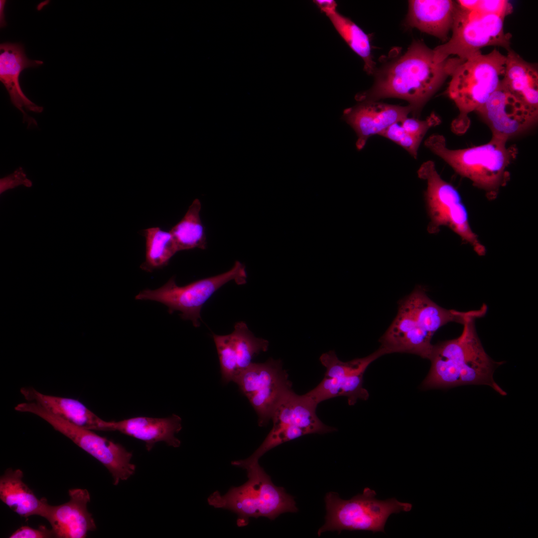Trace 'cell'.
<instances>
[{"mask_svg": "<svg viewBox=\"0 0 538 538\" xmlns=\"http://www.w3.org/2000/svg\"><path fill=\"white\" fill-rule=\"evenodd\" d=\"M457 7L451 0L408 1L405 22L409 26L446 42Z\"/></svg>", "mask_w": 538, "mask_h": 538, "instance_id": "cell-20", "label": "cell"}, {"mask_svg": "<svg viewBox=\"0 0 538 538\" xmlns=\"http://www.w3.org/2000/svg\"><path fill=\"white\" fill-rule=\"evenodd\" d=\"M220 365L222 380L225 384L234 382L239 374L236 350L231 334H213Z\"/></svg>", "mask_w": 538, "mask_h": 538, "instance_id": "cell-30", "label": "cell"}, {"mask_svg": "<svg viewBox=\"0 0 538 538\" xmlns=\"http://www.w3.org/2000/svg\"><path fill=\"white\" fill-rule=\"evenodd\" d=\"M513 7L512 4L506 0H480L475 10L486 14L504 15L511 14Z\"/></svg>", "mask_w": 538, "mask_h": 538, "instance_id": "cell-32", "label": "cell"}, {"mask_svg": "<svg viewBox=\"0 0 538 538\" xmlns=\"http://www.w3.org/2000/svg\"><path fill=\"white\" fill-rule=\"evenodd\" d=\"M440 123V118L434 113L425 120L407 117L400 122L407 133L421 139L430 129L439 125Z\"/></svg>", "mask_w": 538, "mask_h": 538, "instance_id": "cell-31", "label": "cell"}, {"mask_svg": "<svg viewBox=\"0 0 538 538\" xmlns=\"http://www.w3.org/2000/svg\"><path fill=\"white\" fill-rule=\"evenodd\" d=\"M42 64V61L29 59L20 43L6 42L0 45V80L8 92L12 104L22 114L23 122L27 124L28 127L36 126L37 124L25 110L41 113L43 109L24 95L19 85V76L24 69Z\"/></svg>", "mask_w": 538, "mask_h": 538, "instance_id": "cell-16", "label": "cell"}, {"mask_svg": "<svg viewBox=\"0 0 538 538\" xmlns=\"http://www.w3.org/2000/svg\"><path fill=\"white\" fill-rule=\"evenodd\" d=\"M201 209L200 201L195 199L181 220L169 231L178 252L206 248V235L200 218Z\"/></svg>", "mask_w": 538, "mask_h": 538, "instance_id": "cell-25", "label": "cell"}, {"mask_svg": "<svg viewBox=\"0 0 538 538\" xmlns=\"http://www.w3.org/2000/svg\"><path fill=\"white\" fill-rule=\"evenodd\" d=\"M458 63L456 58L438 62L433 50L420 41H413L407 50L376 68L372 87L356 95L358 102L398 98L408 103L414 118L450 76Z\"/></svg>", "mask_w": 538, "mask_h": 538, "instance_id": "cell-1", "label": "cell"}, {"mask_svg": "<svg viewBox=\"0 0 538 538\" xmlns=\"http://www.w3.org/2000/svg\"><path fill=\"white\" fill-rule=\"evenodd\" d=\"M424 144L455 172L470 180L491 197L496 196L508 182L509 168L518 154L516 146H508L507 141L494 137L482 145L450 149L443 135L433 134L425 140Z\"/></svg>", "mask_w": 538, "mask_h": 538, "instance_id": "cell-3", "label": "cell"}, {"mask_svg": "<svg viewBox=\"0 0 538 538\" xmlns=\"http://www.w3.org/2000/svg\"><path fill=\"white\" fill-rule=\"evenodd\" d=\"M247 277L245 266L237 261L231 269L224 273L182 286H178L172 277L157 289L142 290L135 298L162 303L168 307L169 314L180 311L182 319L191 320L193 326L198 327L200 325L201 308L212 294L230 281H235L239 285L245 284Z\"/></svg>", "mask_w": 538, "mask_h": 538, "instance_id": "cell-9", "label": "cell"}, {"mask_svg": "<svg viewBox=\"0 0 538 538\" xmlns=\"http://www.w3.org/2000/svg\"><path fill=\"white\" fill-rule=\"evenodd\" d=\"M145 239V261L140 268L150 272L166 266L171 258L178 252L170 232L159 227H151L144 231Z\"/></svg>", "mask_w": 538, "mask_h": 538, "instance_id": "cell-27", "label": "cell"}, {"mask_svg": "<svg viewBox=\"0 0 538 538\" xmlns=\"http://www.w3.org/2000/svg\"><path fill=\"white\" fill-rule=\"evenodd\" d=\"M20 185H24L26 187H30L32 185L31 181L26 178V174L21 167L13 173L0 179V193Z\"/></svg>", "mask_w": 538, "mask_h": 538, "instance_id": "cell-34", "label": "cell"}, {"mask_svg": "<svg viewBox=\"0 0 538 538\" xmlns=\"http://www.w3.org/2000/svg\"><path fill=\"white\" fill-rule=\"evenodd\" d=\"M479 1L480 0H459L456 1L459 8L467 11L476 10Z\"/></svg>", "mask_w": 538, "mask_h": 538, "instance_id": "cell-36", "label": "cell"}, {"mask_svg": "<svg viewBox=\"0 0 538 538\" xmlns=\"http://www.w3.org/2000/svg\"><path fill=\"white\" fill-rule=\"evenodd\" d=\"M10 538H55L52 529L49 530L44 526L38 528H33L27 526H22L14 531Z\"/></svg>", "mask_w": 538, "mask_h": 538, "instance_id": "cell-33", "label": "cell"}, {"mask_svg": "<svg viewBox=\"0 0 538 538\" xmlns=\"http://www.w3.org/2000/svg\"><path fill=\"white\" fill-rule=\"evenodd\" d=\"M234 382L255 410L260 426L268 424L278 404L292 390L282 361L271 358L264 363L252 362Z\"/></svg>", "mask_w": 538, "mask_h": 538, "instance_id": "cell-11", "label": "cell"}, {"mask_svg": "<svg viewBox=\"0 0 538 538\" xmlns=\"http://www.w3.org/2000/svg\"><path fill=\"white\" fill-rule=\"evenodd\" d=\"M506 56L503 86L531 111L538 114V69L510 49Z\"/></svg>", "mask_w": 538, "mask_h": 538, "instance_id": "cell-21", "label": "cell"}, {"mask_svg": "<svg viewBox=\"0 0 538 538\" xmlns=\"http://www.w3.org/2000/svg\"><path fill=\"white\" fill-rule=\"evenodd\" d=\"M20 392L27 401L38 404L73 424L92 430H104L106 421L77 400L45 395L33 388H22Z\"/></svg>", "mask_w": 538, "mask_h": 538, "instance_id": "cell-22", "label": "cell"}, {"mask_svg": "<svg viewBox=\"0 0 538 538\" xmlns=\"http://www.w3.org/2000/svg\"><path fill=\"white\" fill-rule=\"evenodd\" d=\"M475 316L467 318L456 338L433 345L429 372L421 384L424 390L449 389L465 385H487L506 396L495 381V370L504 363L492 359L484 350L476 330Z\"/></svg>", "mask_w": 538, "mask_h": 538, "instance_id": "cell-2", "label": "cell"}, {"mask_svg": "<svg viewBox=\"0 0 538 538\" xmlns=\"http://www.w3.org/2000/svg\"><path fill=\"white\" fill-rule=\"evenodd\" d=\"M317 406L305 395H298L292 390L288 392L273 413V427L266 438L267 444L274 448L306 434L335 431L317 417Z\"/></svg>", "mask_w": 538, "mask_h": 538, "instance_id": "cell-12", "label": "cell"}, {"mask_svg": "<svg viewBox=\"0 0 538 538\" xmlns=\"http://www.w3.org/2000/svg\"><path fill=\"white\" fill-rule=\"evenodd\" d=\"M231 335L237 354L239 373L251 364L256 355L268 350L269 341L255 337L244 322L235 324Z\"/></svg>", "mask_w": 538, "mask_h": 538, "instance_id": "cell-28", "label": "cell"}, {"mask_svg": "<svg viewBox=\"0 0 538 538\" xmlns=\"http://www.w3.org/2000/svg\"><path fill=\"white\" fill-rule=\"evenodd\" d=\"M336 31L351 49L364 62V69L373 74L376 63L373 60L369 35L349 18L337 11L328 16Z\"/></svg>", "mask_w": 538, "mask_h": 538, "instance_id": "cell-26", "label": "cell"}, {"mask_svg": "<svg viewBox=\"0 0 538 538\" xmlns=\"http://www.w3.org/2000/svg\"><path fill=\"white\" fill-rule=\"evenodd\" d=\"M231 464L245 469L248 480L240 486L232 487L224 495L215 491L208 497L207 502L215 508L235 513L238 527L248 525L251 518L262 517L273 520L281 514L297 511L294 498L283 488L273 483L259 461L239 460Z\"/></svg>", "mask_w": 538, "mask_h": 538, "instance_id": "cell-4", "label": "cell"}, {"mask_svg": "<svg viewBox=\"0 0 538 538\" xmlns=\"http://www.w3.org/2000/svg\"><path fill=\"white\" fill-rule=\"evenodd\" d=\"M15 409L34 414L43 419L87 453L100 462L109 470L117 485L127 480L135 472L131 463L133 454L122 445L101 436L92 430L73 424L51 413L38 404L27 402L18 404Z\"/></svg>", "mask_w": 538, "mask_h": 538, "instance_id": "cell-8", "label": "cell"}, {"mask_svg": "<svg viewBox=\"0 0 538 538\" xmlns=\"http://www.w3.org/2000/svg\"><path fill=\"white\" fill-rule=\"evenodd\" d=\"M19 469H6L0 478V499L21 517L45 518L49 504L45 498L38 499L23 481Z\"/></svg>", "mask_w": 538, "mask_h": 538, "instance_id": "cell-23", "label": "cell"}, {"mask_svg": "<svg viewBox=\"0 0 538 538\" xmlns=\"http://www.w3.org/2000/svg\"><path fill=\"white\" fill-rule=\"evenodd\" d=\"M411 107L381 103L363 101L344 111L343 119L355 132L358 150L362 149L372 136L380 135L392 124L401 122L411 113Z\"/></svg>", "mask_w": 538, "mask_h": 538, "instance_id": "cell-14", "label": "cell"}, {"mask_svg": "<svg viewBox=\"0 0 538 538\" xmlns=\"http://www.w3.org/2000/svg\"><path fill=\"white\" fill-rule=\"evenodd\" d=\"M399 306L408 311L431 337L441 327L449 322L463 324L469 317L483 316L487 310L485 304L478 310L465 312L444 308L433 301L420 286H416L409 294L401 299Z\"/></svg>", "mask_w": 538, "mask_h": 538, "instance_id": "cell-17", "label": "cell"}, {"mask_svg": "<svg viewBox=\"0 0 538 538\" xmlns=\"http://www.w3.org/2000/svg\"><path fill=\"white\" fill-rule=\"evenodd\" d=\"M5 3V0H0V25L1 28L4 27L6 25V21L5 20V15L4 14V8Z\"/></svg>", "mask_w": 538, "mask_h": 538, "instance_id": "cell-37", "label": "cell"}, {"mask_svg": "<svg viewBox=\"0 0 538 538\" xmlns=\"http://www.w3.org/2000/svg\"><path fill=\"white\" fill-rule=\"evenodd\" d=\"M69 500L57 505H49L45 519L51 525L55 538H84L96 526L88 511L90 495L86 489L69 490Z\"/></svg>", "mask_w": 538, "mask_h": 538, "instance_id": "cell-15", "label": "cell"}, {"mask_svg": "<svg viewBox=\"0 0 538 538\" xmlns=\"http://www.w3.org/2000/svg\"><path fill=\"white\" fill-rule=\"evenodd\" d=\"M364 374L324 377L314 389L304 394L317 405L321 402L337 397H346L350 405L358 400H367L369 394L363 386Z\"/></svg>", "mask_w": 538, "mask_h": 538, "instance_id": "cell-24", "label": "cell"}, {"mask_svg": "<svg viewBox=\"0 0 538 538\" xmlns=\"http://www.w3.org/2000/svg\"><path fill=\"white\" fill-rule=\"evenodd\" d=\"M376 496V492L369 488L350 500L341 499L336 492L328 493L325 497V522L318 530V536L327 531L340 533L343 530L384 532L391 514L408 512L412 508L411 504L400 502L396 498L380 500Z\"/></svg>", "mask_w": 538, "mask_h": 538, "instance_id": "cell-6", "label": "cell"}, {"mask_svg": "<svg viewBox=\"0 0 538 538\" xmlns=\"http://www.w3.org/2000/svg\"><path fill=\"white\" fill-rule=\"evenodd\" d=\"M475 112L490 129L492 137L507 141L532 129L538 119V114L525 106L501 82L485 103Z\"/></svg>", "mask_w": 538, "mask_h": 538, "instance_id": "cell-13", "label": "cell"}, {"mask_svg": "<svg viewBox=\"0 0 538 538\" xmlns=\"http://www.w3.org/2000/svg\"><path fill=\"white\" fill-rule=\"evenodd\" d=\"M418 175L427 182L425 199L431 220V231L439 226H447L469 243L478 255H484L485 247L470 226L467 209L457 190L441 177L432 161L423 162Z\"/></svg>", "mask_w": 538, "mask_h": 538, "instance_id": "cell-10", "label": "cell"}, {"mask_svg": "<svg viewBox=\"0 0 538 538\" xmlns=\"http://www.w3.org/2000/svg\"><path fill=\"white\" fill-rule=\"evenodd\" d=\"M314 3L327 16L337 11V3L333 0H315Z\"/></svg>", "mask_w": 538, "mask_h": 538, "instance_id": "cell-35", "label": "cell"}, {"mask_svg": "<svg viewBox=\"0 0 538 538\" xmlns=\"http://www.w3.org/2000/svg\"><path fill=\"white\" fill-rule=\"evenodd\" d=\"M506 56L496 49L478 53L457 64L451 75L447 94L459 110L451 123L456 134H465L470 126L468 115L476 112L495 91L504 75Z\"/></svg>", "mask_w": 538, "mask_h": 538, "instance_id": "cell-5", "label": "cell"}, {"mask_svg": "<svg viewBox=\"0 0 538 538\" xmlns=\"http://www.w3.org/2000/svg\"><path fill=\"white\" fill-rule=\"evenodd\" d=\"M387 354H389L388 351L381 346L377 350L365 357L348 362L340 360L332 350L322 354L319 359L326 370L324 377L331 378L346 375L364 374L371 363Z\"/></svg>", "mask_w": 538, "mask_h": 538, "instance_id": "cell-29", "label": "cell"}, {"mask_svg": "<svg viewBox=\"0 0 538 538\" xmlns=\"http://www.w3.org/2000/svg\"><path fill=\"white\" fill-rule=\"evenodd\" d=\"M432 338L408 311L399 306L395 318L380 342L389 354L406 353L429 359L433 346Z\"/></svg>", "mask_w": 538, "mask_h": 538, "instance_id": "cell-18", "label": "cell"}, {"mask_svg": "<svg viewBox=\"0 0 538 538\" xmlns=\"http://www.w3.org/2000/svg\"><path fill=\"white\" fill-rule=\"evenodd\" d=\"M506 16L486 14L477 10L467 11L457 5L451 37L433 49L435 60L441 62L451 55L460 61L481 52L486 46H500L511 49L512 35L504 30Z\"/></svg>", "mask_w": 538, "mask_h": 538, "instance_id": "cell-7", "label": "cell"}, {"mask_svg": "<svg viewBox=\"0 0 538 538\" xmlns=\"http://www.w3.org/2000/svg\"><path fill=\"white\" fill-rule=\"evenodd\" d=\"M181 421V417L176 414L166 418L139 416L118 421H106L104 431H118L142 440L149 451L160 441L174 447H179L180 441L175 435L182 429Z\"/></svg>", "mask_w": 538, "mask_h": 538, "instance_id": "cell-19", "label": "cell"}]
</instances>
